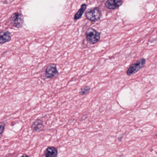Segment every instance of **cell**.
I'll use <instances>...</instances> for the list:
<instances>
[{
    "mask_svg": "<svg viewBox=\"0 0 157 157\" xmlns=\"http://www.w3.org/2000/svg\"><path fill=\"white\" fill-rule=\"evenodd\" d=\"M5 126V123L4 122H0V136L2 135L4 131Z\"/></svg>",
    "mask_w": 157,
    "mask_h": 157,
    "instance_id": "cell-12",
    "label": "cell"
},
{
    "mask_svg": "<svg viewBox=\"0 0 157 157\" xmlns=\"http://www.w3.org/2000/svg\"><path fill=\"white\" fill-rule=\"evenodd\" d=\"M146 59H141L131 65L127 70L126 73L128 75H132L140 71L144 67L146 63Z\"/></svg>",
    "mask_w": 157,
    "mask_h": 157,
    "instance_id": "cell-3",
    "label": "cell"
},
{
    "mask_svg": "<svg viewBox=\"0 0 157 157\" xmlns=\"http://www.w3.org/2000/svg\"><path fill=\"white\" fill-rule=\"evenodd\" d=\"M86 4H83V5H81L80 9L78 10V12L76 13L75 15L74 19L75 20H78L82 16V14L84 13V12L86 8Z\"/></svg>",
    "mask_w": 157,
    "mask_h": 157,
    "instance_id": "cell-10",
    "label": "cell"
},
{
    "mask_svg": "<svg viewBox=\"0 0 157 157\" xmlns=\"http://www.w3.org/2000/svg\"><path fill=\"white\" fill-rule=\"evenodd\" d=\"M8 22L11 26L17 29L20 28L24 24V16L22 14L16 12L11 16Z\"/></svg>",
    "mask_w": 157,
    "mask_h": 157,
    "instance_id": "cell-1",
    "label": "cell"
},
{
    "mask_svg": "<svg viewBox=\"0 0 157 157\" xmlns=\"http://www.w3.org/2000/svg\"><path fill=\"white\" fill-rule=\"evenodd\" d=\"M101 12L98 8L90 9L86 13V16L87 19L92 22L98 21L100 18Z\"/></svg>",
    "mask_w": 157,
    "mask_h": 157,
    "instance_id": "cell-4",
    "label": "cell"
},
{
    "mask_svg": "<svg viewBox=\"0 0 157 157\" xmlns=\"http://www.w3.org/2000/svg\"><path fill=\"white\" fill-rule=\"evenodd\" d=\"M31 130L33 132H40L44 129L43 121L40 119L36 120L32 124L31 126Z\"/></svg>",
    "mask_w": 157,
    "mask_h": 157,
    "instance_id": "cell-8",
    "label": "cell"
},
{
    "mask_svg": "<svg viewBox=\"0 0 157 157\" xmlns=\"http://www.w3.org/2000/svg\"><path fill=\"white\" fill-rule=\"evenodd\" d=\"M46 157H57L58 155V150L54 147H49L44 152Z\"/></svg>",
    "mask_w": 157,
    "mask_h": 157,
    "instance_id": "cell-9",
    "label": "cell"
},
{
    "mask_svg": "<svg viewBox=\"0 0 157 157\" xmlns=\"http://www.w3.org/2000/svg\"><path fill=\"white\" fill-rule=\"evenodd\" d=\"M90 87L86 86L83 87L81 89L80 92H79V94L80 95H84L85 94H87L89 92L90 90Z\"/></svg>",
    "mask_w": 157,
    "mask_h": 157,
    "instance_id": "cell-11",
    "label": "cell"
},
{
    "mask_svg": "<svg viewBox=\"0 0 157 157\" xmlns=\"http://www.w3.org/2000/svg\"><path fill=\"white\" fill-rule=\"evenodd\" d=\"M59 75L57 66L54 63H51L47 67L46 70V76L47 78H52L57 77Z\"/></svg>",
    "mask_w": 157,
    "mask_h": 157,
    "instance_id": "cell-5",
    "label": "cell"
},
{
    "mask_svg": "<svg viewBox=\"0 0 157 157\" xmlns=\"http://www.w3.org/2000/svg\"><path fill=\"white\" fill-rule=\"evenodd\" d=\"M29 157L28 155H25V154H24L23 155L21 156V157Z\"/></svg>",
    "mask_w": 157,
    "mask_h": 157,
    "instance_id": "cell-13",
    "label": "cell"
},
{
    "mask_svg": "<svg viewBox=\"0 0 157 157\" xmlns=\"http://www.w3.org/2000/svg\"><path fill=\"white\" fill-rule=\"evenodd\" d=\"M122 0H107L105 3V6L110 10H114L119 8L122 4Z\"/></svg>",
    "mask_w": 157,
    "mask_h": 157,
    "instance_id": "cell-6",
    "label": "cell"
},
{
    "mask_svg": "<svg viewBox=\"0 0 157 157\" xmlns=\"http://www.w3.org/2000/svg\"><path fill=\"white\" fill-rule=\"evenodd\" d=\"M86 36L87 40L91 44H96L100 39V34L92 28H89L86 30Z\"/></svg>",
    "mask_w": 157,
    "mask_h": 157,
    "instance_id": "cell-2",
    "label": "cell"
},
{
    "mask_svg": "<svg viewBox=\"0 0 157 157\" xmlns=\"http://www.w3.org/2000/svg\"><path fill=\"white\" fill-rule=\"evenodd\" d=\"M11 34L8 30H2L0 32V44H5L11 40Z\"/></svg>",
    "mask_w": 157,
    "mask_h": 157,
    "instance_id": "cell-7",
    "label": "cell"
}]
</instances>
